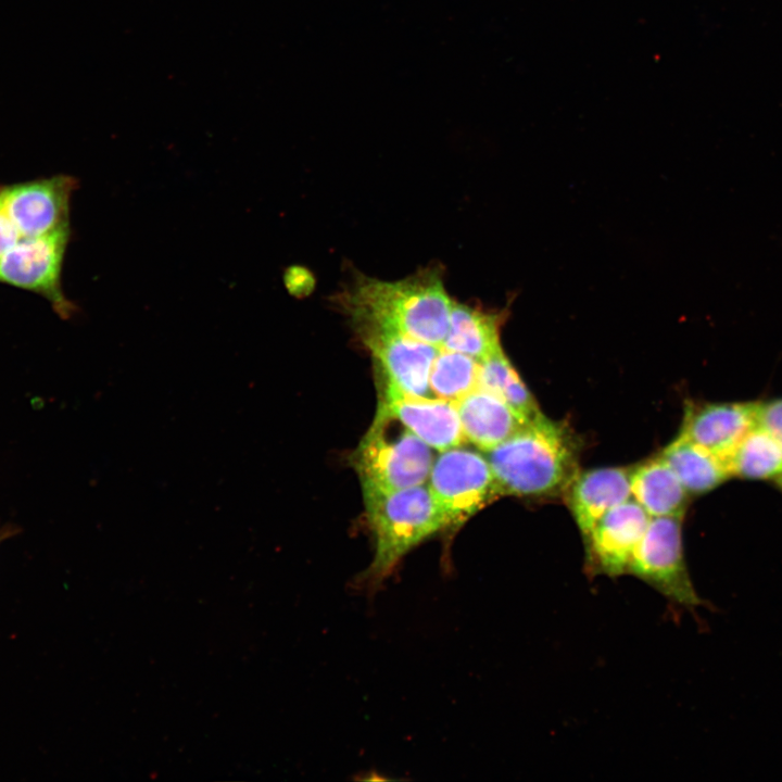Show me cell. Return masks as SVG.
<instances>
[{"mask_svg":"<svg viewBox=\"0 0 782 782\" xmlns=\"http://www.w3.org/2000/svg\"><path fill=\"white\" fill-rule=\"evenodd\" d=\"M487 453L501 495H558L579 474L573 434L543 414Z\"/></svg>","mask_w":782,"mask_h":782,"instance_id":"cell-1","label":"cell"},{"mask_svg":"<svg viewBox=\"0 0 782 782\" xmlns=\"http://www.w3.org/2000/svg\"><path fill=\"white\" fill-rule=\"evenodd\" d=\"M501 315L453 301L450 326L442 348L479 362L501 350Z\"/></svg>","mask_w":782,"mask_h":782,"instance_id":"cell-16","label":"cell"},{"mask_svg":"<svg viewBox=\"0 0 782 782\" xmlns=\"http://www.w3.org/2000/svg\"><path fill=\"white\" fill-rule=\"evenodd\" d=\"M349 314L386 323L406 336L441 346L450 326L453 300L441 269L427 267L398 281L360 276L340 295Z\"/></svg>","mask_w":782,"mask_h":782,"instance_id":"cell-2","label":"cell"},{"mask_svg":"<svg viewBox=\"0 0 782 782\" xmlns=\"http://www.w3.org/2000/svg\"><path fill=\"white\" fill-rule=\"evenodd\" d=\"M631 496L651 517H683L689 493L663 457L651 459L630 472Z\"/></svg>","mask_w":782,"mask_h":782,"instance_id":"cell-15","label":"cell"},{"mask_svg":"<svg viewBox=\"0 0 782 782\" xmlns=\"http://www.w3.org/2000/svg\"><path fill=\"white\" fill-rule=\"evenodd\" d=\"M757 424L766 429L782 447V396L759 401Z\"/></svg>","mask_w":782,"mask_h":782,"instance_id":"cell-21","label":"cell"},{"mask_svg":"<svg viewBox=\"0 0 782 782\" xmlns=\"http://www.w3.org/2000/svg\"><path fill=\"white\" fill-rule=\"evenodd\" d=\"M731 478L768 482L782 492V447L756 424L727 458Z\"/></svg>","mask_w":782,"mask_h":782,"instance_id":"cell-18","label":"cell"},{"mask_svg":"<svg viewBox=\"0 0 782 782\" xmlns=\"http://www.w3.org/2000/svg\"><path fill=\"white\" fill-rule=\"evenodd\" d=\"M651 516L635 501L627 500L613 507L583 538L585 565L591 576L617 578L628 573L632 555L641 541Z\"/></svg>","mask_w":782,"mask_h":782,"instance_id":"cell-10","label":"cell"},{"mask_svg":"<svg viewBox=\"0 0 782 782\" xmlns=\"http://www.w3.org/2000/svg\"><path fill=\"white\" fill-rule=\"evenodd\" d=\"M364 502L375 553L357 583L373 590L407 552L449 524L427 482L390 492H365Z\"/></svg>","mask_w":782,"mask_h":782,"instance_id":"cell-3","label":"cell"},{"mask_svg":"<svg viewBox=\"0 0 782 782\" xmlns=\"http://www.w3.org/2000/svg\"><path fill=\"white\" fill-rule=\"evenodd\" d=\"M479 369L478 360L441 346L429 374L431 394L457 403L478 388Z\"/></svg>","mask_w":782,"mask_h":782,"instance_id":"cell-20","label":"cell"},{"mask_svg":"<svg viewBox=\"0 0 782 782\" xmlns=\"http://www.w3.org/2000/svg\"><path fill=\"white\" fill-rule=\"evenodd\" d=\"M20 238L21 235L8 216L0 198V256L11 249Z\"/></svg>","mask_w":782,"mask_h":782,"instance_id":"cell-23","label":"cell"},{"mask_svg":"<svg viewBox=\"0 0 782 782\" xmlns=\"http://www.w3.org/2000/svg\"><path fill=\"white\" fill-rule=\"evenodd\" d=\"M432 447L380 402L373 424L354 452L363 493L390 492L426 483Z\"/></svg>","mask_w":782,"mask_h":782,"instance_id":"cell-4","label":"cell"},{"mask_svg":"<svg viewBox=\"0 0 782 782\" xmlns=\"http://www.w3.org/2000/svg\"><path fill=\"white\" fill-rule=\"evenodd\" d=\"M466 441L489 452L528 421L493 393L477 388L456 403Z\"/></svg>","mask_w":782,"mask_h":782,"instance_id":"cell-14","label":"cell"},{"mask_svg":"<svg viewBox=\"0 0 782 782\" xmlns=\"http://www.w3.org/2000/svg\"><path fill=\"white\" fill-rule=\"evenodd\" d=\"M286 285L292 294L305 295L313 289L314 278L307 269L297 266L288 269Z\"/></svg>","mask_w":782,"mask_h":782,"instance_id":"cell-22","label":"cell"},{"mask_svg":"<svg viewBox=\"0 0 782 782\" xmlns=\"http://www.w3.org/2000/svg\"><path fill=\"white\" fill-rule=\"evenodd\" d=\"M363 342L380 365L386 383L415 396H431L429 374L441 346L406 336L373 317L351 314Z\"/></svg>","mask_w":782,"mask_h":782,"instance_id":"cell-8","label":"cell"},{"mask_svg":"<svg viewBox=\"0 0 782 782\" xmlns=\"http://www.w3.org/2000/svg\"><path fill=\"white\" fill-rule=\"evenodd\" d=\"M2 538H3V537L1 535V532H0V540H1Z\"/></svg>","mask_w":782,"mask_h":782,"instance_id":"cell-24","label":"cell"},{"mask_svg":"<svg viewBox=\"0 0 782 782\" xmlns=\"http://www.w3.org/2000/svg\"><path fill=\"white\" fill-rule=\"evenodd\" d=\"M683 517H651L639 542L628 573L640 579L667 600L685 607L703 605L686 567L683 544Z\"/></svg>","mask_w":782,"mask_h":782,"instance_id":"cell-5","label":"cell"},{"mask_svg":"<svg viewBox=\"0 0 782 782\" xmlns=\"http://www.w3.org/2000/svg\"><path fill=\"white\" fill-rule=\"evenodd\" d=\"M567 492L572 516L585 538L604 514L630 499V471L598 468L579 472Z\"/></svg>","mask_w":782,"mask_h":782,"instance_id":"cell-13","label":"cell"},{"mask_svg":"<svg viewBox=\"0 0 782 782\" xmlns=\"http://www.w3.org/2000/svg\"><path fill=\"white\" fill-rule=\"evenodd\" d=\"M759 401L707 402L685 409L680 436L727 463L742 438L757 424Z\"/></svg>","mask_w":782,"mask_h":782,"instance_id":"cell-11","label":"cell"},{"mask_svg":"<svg viewBox=\"0 0 782 782\" xmlns=\"http://www.w3.org/2000/svg\"><path fill=\"white\" fill-rule=\"evenodd\" d=\"M660 457L689 494L710 492L731 478L722 458L680 434L665 447Z\"/></svg>","mask_w":782,"mask_h":782,"instance_id":"cell-17","label":"cell"},{"mask_svg":"<svg viewBox=\"0 0 782 782\" xmlns=\"http://www.w3.org/2000/svg\"><path fill=\"white\" fill-rule=\"evenodd\" d=\"M427 484L449 526L462 525L501 495L487 457L459 446L433 459Z\"/></svg>","mask_w":782,"mask_h":782,"instance_id":"cell-6","label":"cell"},{"mask_svg":"<svg viewBox=\"0 0 782 782\" xmlns=\"http://www.w3.org/2000/svg\"><path fill=\"white\" fill-rule=\"evenodd\" d=\"M70 236L67 226L41 236L21 237L0 256V281L43 297L61 316H68L73 304L62 291L61 273Z\"/></svg>","mask_w":782,"mask_h":782,"instance_id":"cell-7","label":"cell"},{"mask_svg":"<svg viewBox=\"0 0 782 782\" xmlns=\"http://www.w3.org/2000/svg\"><path fill=\"white\" fill-rule=\"evenodd\" d=\"M478 388L499 396L527 421L542 415L502 349L480 361Z\"/></svg>","mask_w":782,"mask_h":782,"instance_id":"cell-19","label":"cell"},{"mask_svg":"<svg viewBox=\"0 0 782 782\" xmlns=\"http://www.w3.org/2000/svg\"><path fill=\"white\" fill-rule=\"evenodd\" d=\"M388 409L430 447L442 452L461 446L464 437L456 403L431 396H415L386 383Z\"/></svg>","mask_w":782,"mask_h":782,"instance_id":"cell-12","label":"cell"},{"mask_svg":"<svg viewBox=\"0 0 782 782\" xmlns=\"http://www.w3.org/2000/svg\"><path fill=\"white\" fill-rule=\"evenodd\" d=\"M77 181L67 175L0 187L3 207L21 237L70 226V200Z\"/></svg>","mask_w":782,"mask_h":782,"instance_id":"cell-9","label":"cell"}]
</instances>
